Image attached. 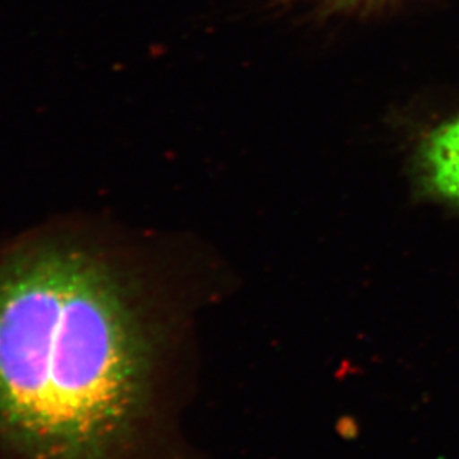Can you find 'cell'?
Masks as SVG:
<instances>
[{"label":"cell","instance_id":"cell-1","mask_svg":"<svg viewBox=\"0 0 459 459\" xmlns=\"http://www.w3.org/2000/svg\"><path fill=\"white\" fill-rule=\"evenodd\" d=\"M145 325L123 265L81 240L0 258V440L30 459H111L145 389Z\"/></svg>","mask_w":459,"mask_h":459},{"label":"cell","instance_id":"cell-2","mask_svg":"<svg viewBox=\"0 0 459 459\" xmlns=\"http://www.w3.org/2000/svg\"><path fill=\"white\" fill-rule=\"evenodd\" d=\"M416 161L424 190L459 208V114L424 137Z\"/></svg>","mask_w":459,"mask_h":459},{"label":"cell","instance_id":"cell-3","mask_svg":"<svg viewBox=\"0 0 459 459\" xmlns=\"http://www.w3.org/2000/svg\"><path fill=\"white\" fill-rule=\"evenodd\" d=\"M328 4H334L336 8H352L357 4H370L375 0H327Z\"/></svg>","mask_w":459,"mask_h":459}]
</instances>
